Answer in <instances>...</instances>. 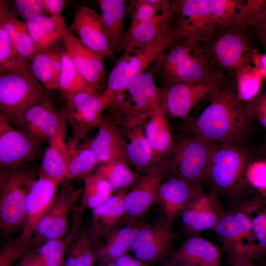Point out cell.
I'll return each mask as SVG.
<instances>
[{"label":"cell","mask_w":266,"mask_h":266,"mask_svg":"<svg viewBox=\"0 0 266 266\" xmlns=\"http://www.w3.org/2000/svg\"><path fill=\"white\" fill-rule=\"evenodd\" d=\"M207 99L208 104L187 123V131L218 144L243 143L252 117L248 103L238 99L233 77L224 79L212 90Z\"/></svg>","instance_id":"cell-1"},{"label":"cell","mask_w":266,"mask_h":266,"mask_svg":"<svg viewBox=\"0 0 266 266\" xmlns=\"http://www.w3.org/2000/svg\"><path fill=\"white\" fill-rule=\"evenodd\" d=\"M249 155L240 145L218 144L210 161L204 183L209 190L228 203L249 196L253 189L248 182L246 172L250 164Z\"/></svg>","instance_id":"cell-2"},{"label":"cell","mask_w":266,"mask_h":266,"mask_svg":"<svg viewBox=\"0 0 266 266\" xmlns=\"http://www.w3.org/2000/svg\"><path fill=\"white\" fill-rule=\"evenodd\" d=\"M38 175L29 164L0 168V229L6 236L21 229L27 196Z\"/></svg>","instance_id":"cell-3"},{"label":"cell","mask_w":266,"mask_h":266,"mask_svg":"<svg viewBox=\"0 0 266 266\" xmlns=\"http://www.w3.org/2000/svg\"><path fill=\"white\" fill-rule=\"evenodd\" d=\"M178 39L175 26L144 48L123 52L111 70L105 89L101 94L107 105L134 78L146 71L147 68Z\"/></svg>","instance_id":"cell-4"},{"label":"cell","mask_w":266,"mask_h":266,"mask_svg":"<svg viewBox=\"0 0 266 266\" xmlns=\"http://www.w3.org/2000/svg\"><path fill=\"white\" fill-rule=\"evenodd\" d=\"M218 144L191 134L174 140L166 177H178L202 188Z\"/></svg>","instance_id":"cell-5"},{"label":"cell","mask_w":266,"mask_h":266,"mask_svg":"<svg viewBox=\"0 0 266 266\" xmlns=\"http://www.w3.org/2000/svg\"><path fill=\"white\" fill-rule=\"evenodd\" d=\"M244 24L226 30H215L211 37L198 47L199 53L213 68L230 73L250 58L255 47Z\"/></svg>","instance_id":"cell-6"},{"label":"cell","mask_w":266,"mask_h":266,"mask_svg":"<svg viewBox=\"0 0 266 266\" xmlns=\"http://www.w3.org/2000/svg\"><path fill=\"white\" fill-rule=\"evenodd\" d=\"M47 98L30 70L0 72V116L10 123Z\"/></svg>","instance_id":"cell-7"},{"label":"cell","mask_w":266,"mask_h":266,"mask_svg":"<svg viewBox=\"0 0 266 266\" xmlns=\"http://www.w3.org/2000/svg\"><path fill=\"white\" fill-rule=\"evenodd\" d=\"M118 95L126 97L127 100L114 98L106 108L112 112L121 108L125 112V124L128 130L141 125L143 120L161 107L160 88L156 86L150 70L134 78Z\"/></svg>","instance_id":"cell-8"},{"label":"cell","mask_w":266,"mask_h":266,"mask_svg":"<svg viewBox=\"0 0 266 266\" xmlns=\"http://www.w3.org/2000/svg\"><path fill=\"white\" fill-rule=\"evenodd\" d=\"M254 195L228 203L214 228L227 258L242 255L252 241V209Z\"/></svg>","instance_id":"cell-9"},{"label":"cell","mask_w":266,"mask_h":266,"mask_svg":"<svg viewBox=\"0 0 266 266\" xmlns=\"http://www.w3.org/2000/svg\"><path fill=\"white\" fill-rule=\"evenodd\" d=\"M82 191L74 190L69 180H65L60 184L53 201L36 227L31 250L67 232L69 217Z\"/></svg>","instance_id":"cell-10"},{"label":"cell","mask_w":266,"mask_h":266,"mask_svg":"<svg viewBox=\"0 0 266 266\" xmlns=\"http://www.w3.org/2000/svg\"><path fill=\"white\" fill-rule=\"evenodd\" d=\"M176 234L165 216L152 223H144L130 251L135 257L152 266L164 263L175 250Z\"/></svg>","instance_id":"cell-11"},{"label":"cell","mask_w":266,"mask_h":266,"mask_svg":"<svg viewBox=\"0 0 266 266\" xmlns=\"http://www.w3.org/2000/svg\"><path fill=\"white\" fill-rule=\"evenodd\" d=\"M177 18L176 29L179 39L185 38L197 47L208 40L215 27L207 0H172Z\"/></svg>","instance_id":"cell-12"},{"label":"cell","mask_w":266,"mask_h":266,"mask_svg":"<svg viewBox=\"0 0 266 266\" xmlns=\"http://www.w3.org/2000/svg\"><path fill=\"white\" fill-rule=\"evenodd\" d=\"M59 185L55 181L38 175L29 192L21 232L15 238L26 254L31 250L36 227L53 201Z\"/></svg>","instance_id":"cell-13"},{"label":"cell","mask_w":266,"mask_h":266,"mask_svg":"<svg viewBox=\"0 0 266 266\" xmlns=\"http://www.w3.org/2000/svg\"><path fill=\"white\" fill-rule=\"evenodd\" d=\"M168 168V156L153 164L147 171L138 175L125 200L128 218H142L157 202L159 190L167 176Z\"/></svg>","instance_id":"cell-14"},{"label":"cell","mask_w":266,"mask_h":266,"mask_svg":"<svg viewBox=\"0 0 266 266\" xmlns=\"http://www.w3.org/2000/svg\"><path fill=\"white\" fill-rule=\"evenodd\" d=\"M106 106L101 94L83 91L66 103L61 113L65 122L71 128L72 136L83 140L93 129L98 127Z\"/></svg>","instance_id":"cell-15"},{"label":"cell","mask_w":266,"mask_h":266,"mask_svg":"<svg viewBox=\"0 0 266 266\" xmlns=\"http://www.w3.org/2000/svg\"><path fill=\"white\" fill-rule=\"evenodd\" d=\"M224 79L165 86L160 88L161 106L166 115L185 118L191 109L208 98L212 90Z\"/></svg>","instance_id":"cell-16"},{"label":"cell","mask_w":266,"mask_h":266,"mask_svg":"<svg viewBox=\"0 0 266 266\" xmlns=\"http://www.w3.org/2000/svg\"><path fill=\"white\" fill-rule=\"evenodd\" d=\"M65 122L61 112L48 97L28 109L11 124L41 145L48 143Z\"/></svg>","instance_id":"cell-17"},{"label":"cell","mask_w":266,"mask_h":266,"mask_svg":"<svg viewBox=\"0 0 266 266\" xmlns=\"http://www.w3.org/2000/svg\"><path fill=\"white\" fill-rule=\"evenodd\" d=\"M41 145L0 116V168L18 167L39 159Z\"/></svg>","instance_id":"cell-18"},{"label":"cell","mask_w":266,"mask_h":266,"mask_svg":"<svg viewBox=\"0 0 266 266\" xmlns=\"http://www.w3.org/2000/svg\"><path fill=\"white\" fill-rule=\"evenodd\" d=\"M88 144L99 165L110 162L129 165L127 157V143L119 124L111 113L102 115L98 133L88 141Z\"/></svg>","instance_id":"cell-19"},{"label":"cell","mask_w":266,"mask_h":266,"mask_svg":"<svg viewBox=\"0 0 266 266\" xmlns=\"http://www.w3.org/2000/svg\"><path fill=\"white\" fill-rule=\"evenodd\" d=\"M62 40L77 69L94 89L101 94L105 87L104 57L85 46L68 29Z\"/></svg>","instance_id":"cell-20"},{"label":"cell","mask_w":266,"mask_h":266,"mask_svg":"<svg viewBox=\"0 0 266 266\" xmlns=\"http://www.w3.org/2000/svg\"><path fill=\"white\" fill-rule=\"evenodd\" d=\"M76 33L87 47L105 57H114L100 14L88 7L77 6L72 22L68 29Z\"/></svg>","instance_id":"cell-21"},{"label":"cell","mask_w":266,"mask_h":266,"mask_svg":"<svg viewBox=\"0 0 266 266\" xmlns=\"http://www.w3.org/2000/svg\"><path fill=\"white\" fill-rule=\"evenodd\" d=\"M223 250L200 234L190 236L161 266H222Z\"/></svg>","instance_id":"cell-22"},{"label":"cell","mask_w":266,"mask_h":266,"mask_svg":"<svg viewBox=\"0 0 266 266\" xmlns=\"http://www.w3.org/2000/svg\"><path fill=\"white\" fill-rule=\"evenodd\" d=\"M223 209L220 199L215 192L203 190L181 214L182 226L191 235L213 230Z\"/></svg>","instance_id":"cell-23"},{"label":"cell","mask_w":266,"mask_h":266,"mask_svg":"<svg viewBox=\"0 0 266 266\" xmlns=\"http://www.w3.org/2000/svg\"><path fill=\"white\" fill-rule=\"evenodd\" d=\"M202 191V188L181 178L168 176L160 187L157 202L161 205L165 217L172 225Z\"/></svg>","instance_id":"cell-24"},{"label":"cell","mask_w":266,"mask_h":266,"mask_svg":"<svg viewBox=\"0 0 266 266\" xmlns=\"http://www.w3.org/2000/svg\"><path fill=\"white\" fill-rule=\"evenodd\" d=\"M226 73L212 67L196 47L173 67L160 76L166 86L176 83H190L221 80Z\"/></svg>","instance_id":"cell-25"},{"label":"cell","mask_w":266,"mask_h":266,"mask_svg":"<svg viewBox=\"0 0 266 266\" xmlns=\"http://www.w3.org/2000/svg\"><path fill=\"white\" fill-rule=\"evenodd\" d=\"M85 208L82 205L75 207L69 227L65 234L44 242L27 254L44 266H64L67 248L81 227Z\"/></svg>","instance_id":"cell-26"},{"label":"cell","mask_w":266,"mask_h":266,"mask_svg":"<svg viewBox=\"0 0 266 266\" xmlns=\"http://www.w3.org/2000/svg\"><path fill=\"white\" fill-rule=\"evenodd\" d=\"M127 193V188L119 190L92 210L91 228L101 237L107 238L127 224L125 200Z\"/></svg>","instance_id":"cell-27"},{"label":"cell","mask_w":266,"mask_h":266,"mask_svg":"<svg viewBox=\"0 0 266 266\" xmlns=\"http://www.w3.org/2000/svg\"><path fill=\"white\" fill-rule=\"evenodd\" d=\"M176 18L173 9L162 12L152 19L129 28L125 32L123 52L146 47L162 34L174 28L172 23Z\"/></svg>","instance_id":"cell-28"},{"label":"cell","mask_w":266,"mask_h":266,"mask_svg":"<svg viewBox=\"0 0 266 266\" xmlns=\"http://www.w3.org/2000/svg\"><path fill=\"white\" fill-rule=\"evenodd\" d=\"M90 228L80 227L66 250L64 266H94L102 243Z\"/></svg>","instance_id":"cell-29"},{"label":"cell","mask_w":266,"mask_h":266,"mask_svg":"<svg viewBox=\"0 0 266 266\" xmlns=\"http://www.w3.org/2000/svg\"><path fill=\"white\" fill-rule=\"evenodd\" d=\"M144 223L142 218H129L127 224L108 236L106 242L102 244L97 261L98 266L114 263L119 257L130 251Z\"/></svg>","instance_id":"cell-30"},{"label":"cell","mask_w":266,"mask_h":266,"mask_svg":"<svg viewBox=\"0 0 266 266\" xmlns=\"http://www.w3.org/2000/svg\"><path fill=\"white\" fill-rule=\"evenodd\" d=\"M0 26L8 33L22 63L29 67L34 55V44L26 23L11 12L5 0H0Z\"/></svg>","instance_id":"cell-31"},{"label":"cell","mask_w":266,"mask_h":266,"mask_svg":"<svg viewBox=\"0 0 266 266\" xmlns=\"http://www.w3.org/2000/svg\"><path fill=\"white\" fill-rule=\"evenodd\" d=\"M65 122L57 134L48 142L44 151L38 175L60 184L66 179L67 168V147L65 140Z\"/></svg>","instance_id":"cell-32"},{"label":"cell","mask_w":266,"mask_h":266,"mask_svg":"<svg viewBox=\"0 0 266 266\" xmlns=\"http://www.w3.org/2000/svg\"><path fill=\"white\" fill-rule=\"evenodd\" d=\"M25 22L34 44V55L53 47L68 31L63 16L41 15Z\"/></svg>","instance_id":"cell-33"},{"label":"cell","mask_w":266,"mask_h":266,"mask_svg":"<svg viewBox=\"0 0 266 266\" xmlns=\"http://www.w3.org/2000/svg\"><path fill=\"white\" fill-rule=\"evenodd\" d=\"M103 22L113 54L123 50L125 32L124 23L128 7L123 0H98Z\"/></svg>","instance_id":"cell-34"},{"label":"cell","mask_w":266,"mask_h":266,"mask_svg":"<svg viewBox=\"0 0 266 266\" xmlns=\"http://www.w3.org/2000/svg\"><path fill=\"white\" fill-rule=\"evenodd\" d=\"M144 131L152 150L153 163L168 157L174 139L166 115L161 106L149 116Z\"/></svg>","instance_id":"cell-35"},{"label":"cell","mask_w":266,"mask_h":266,"mask_svg":"<svg viewBox=\"0 0 266 266\" xmlns=\"http://www.w3.org/2000/svg\"><path fill=\"white\" fill-rule=\"evenodd\" d=\"M251 213V244L242 255L253 261L266 260V196L254 195Z\"/></svg>","instance_id":"cell-36"},{"label":"cell","mask_w":266,"mask_h":266,"mask_svg":"<svg viewBox=\"0 0 266 266\" xmlns=\"http://www.w3.org/2000/svg\"><path fill=\"white\" fill-rule=\"evenodd\" d=\"M71 136L66 141L67 168L66 179L82 178L93 173L99 163L89 148L88 141Z\"/></svg>","instance_id":"cell-37"},{"label":"cell","mask_w":266,"mask_h":266,"mask_svg":"<svg viewBox=\"0 0 266 266\" xmlns=\"http://www.w3.org/2000/svg\"><path fill=\"white\" fill-rule=\"evenodd\" d=\"M207 0L215 27V31L229 30L247 24L245 0Z\"/></svg>","instance_id":"cell-38"},{"label":"cell","mask_w":266,"mask_h":266,"mask_svg":"<svg viewBox=\"0 0 266 266\" xmlns=\"http://www.w3.org/2000/svg\"><path fill=\"white\" fill-rule=\"evenodd\" d=\"M128 131L129 142L127 145V157L129 164L134 167L136 173L141 174L154 164L152 150L141 125Z\"/></svg>","instance_id":"cell-39"},{"label":"cell","mask_w":266,"mask_h":266,"mask_svg":"<svg viewBox=\"0 0 266 266\" xmlns=\"http://www.w3.org/2000/svg\"><path fill=\"white\" fill-rule=\"evenodd\" d=\"M58 90L66 99V103L70 102L75 95L81 92L98 93L78 71L65 49L63 50L62 68Z\"/></svg>","instance_id":"cell-40"},{"label":"cell","mask_w":266,"mask_h":266,"mask_svg":"<svg viewBox=\"0 0 266 266\" xmlns=\"http://www.w3.org/2000/svg\"><path fill=\"white\" fill-rule=\"evenodd\" d=\"M239 100L249 103L260 92L263 77L251 64L250 58L240 65L233 76Z\"/></svg>","instance_id":"cell-41"},{"label":"cell","mask_w":266,"mask_h":266,"mask_svg":"<svg viewBox=\"0 0 266 266\" xmlns=\"http://www.w3.org/2000/svg\"><path fill=\"white\" fill-rule=\"evenodd\" d=\"M83 179L84 187L81 204L85 208L93 210L101 205L112 196L113 190L102 176L93 172Z\"/></svg>","instance_id":"cell-42"},{"label":"cell","mask_w":266,"mask_h":266,"mask_svg":"<svg viewBox=\"0 0 266 266\" xmlns=\"http://www.w3.org/2000/svg\"><path fill=\"white\" fill-rule=\"evenodd\" d=\"M129 165L110 162L98 165L93 172L105 178L113 191H118L133 184L139 175L133 172Z\"/></svg>","instance_id":"cell-43"},{"label":"cell","mask_w":266,"mask_h":266,"mask_svg":"<svg viewBox=\"0 0 266 266\" xmlns=\"http://www.w3.org/2000/svg\"><path fill=\"white\" fill-rule=\"evenodd\" d=\"M52 47L36 53L29 63L30 70L33 75L47 91L58 90L52 70Z\"/></svg>","instance_id":"cell-44"},{"label":"cell","mask_w":266,"mask_h":266,"mask_svg":"<svg viewBox=\"0 0 266 266\" xmlns=\"http://www.w3.org/2000/svg\"><path fill=\"white\" fill-rule=\"evenodd\" d=\"M173 9L172 0H137L133 5L129 28L147 21L159 13Z\"/></svg>","instance_id":"cell-45"},{"label":"cell","mask_w":266,"mask_h":266,"mask_svg":"<svg viewBox=\"0 0 266 266\" xmlns=\"http://www.w3.org/2000/svg\"><path fill=\"white\" fill-rule=\"evenodd\" d=\"M30 70L21 61L9 35L0 26V72Z\"/></svg>","instance_id":"cell-46"},{"label":"cell","mask_w":266,"mask_h":266,"mask_svg":"<svg viewBox=\"0 0 266 266\" xmlns=\"http://www.w3.org/2000/svg\"><path fill=\"white\" fill-rule=\"evenodd\" d=\"M246 177L253 189L266 196V160L250 162L247 168Z\"/></svg>","instance_id":"cell-47"},{"label":"cell","mask_w":266,"mask_h":266,"mask_svg":"<svg viewBox=\"0 0 266 266\" xmlns=\"http://www.w3.org/2000/svg\"><path fill=\"white\" fill-rule=\"evenodd\" d=\"M13 3L18 15L26 21L42 15L44 11L42 0H15Z\"/></svg>","instance_id":"cell-48"},{"label":"cell","mask_w":266,"mask_h":266,"mask_svg":"<svg viewBox=\"0 0 266 266\" xmlns=\"http://www.w3.org/2000/svg\"><path fill=\"white\" fill-rule=\"evenodd\" d=\"M25 255L15 238L6 243L0 251V266H13L15 262Z\"/></svg>","instance_id":"cell-49"},{"label":"cell","mask_w":266,"mask_h":266,"mask_svg":"<svg viewBox=\"0 0 266 266\" xmlns=\"http://www.w3.org/2000/svg\"><path fill=\"white\" fill-rule=\"evenodd\" d=\"M245 7L247 24L253 27L266 10V0H247L245 1Z\"/></svg>","instance_id":"cell-50"},{"label":"cell","mask_w":266,"mask_h":266,"mask_svg":"<svg viewBox=\"0 0 266 266\" xmlns=\"http://www.w3.org/2000/svg\"><path fill=\"white\" fill-rule=\"evenodd\" d=\"M248 107L252 118L258 120L266 130V106L258 96L248 103Z\"/></svg>","instance_id":"cell-51"},{"label":"cell","mask_w":266,"mask_h":266,"mask_svg":"<svg viewBox=\"0 0 266 266\" xmlns=\"http://www.w3.org/2000/svg\"><path fill=\"white\" fill-rule=\"evenodd\" d=\"M250 61L253 66L260 73L263 78L266 79V52L262 53L255 47L250 53Z\"/></svg>","instance_id":"cell-52"},{"label":"cell","mask_w":266,"mask_h":266,"mask_svg":"<svg viewBox=\"0 0 266 266\" xmlns=\"http://www.w3.org/2000/svg\"><path fill=\"white\" fill-rule=\"evenodd\" d=\"M63 50L53 49L51 56V66L53 79L55 85L59 89V81L62 68Z\"/></svg>","instance_id":"cell-53"},{"label":"cell","mask_w":266,"mask_h":266,"mask_svg":"<svg viewBox=\"0 0 266 266\" xmlns=\"http://www.w3.org/2000/svg\"><path fill=\"white\" fill-rule=\"evenodd\" d=\"M257 37L266 52V10L258 19L252 27Z\"/></svg>","instance_id":"cell-54"},{"label":"cell","mask_w":266,"mask_h":266,"mask_svg":"<svg viewBox=\"0 0 266 266\" xmlns=\"http://www.w3.org/2000/svg\"><path fill=\"white\" fill-rule=\"evenodd\" d=\"M44 10L52 16H62L61 13L65 5L64 0H42Z\"/></svg>","instance_id":"cell-55"},{"label":"cell","mask_w":266,"mask_h":266,"mask_svg":"<svg viewBox=\"0 0 266 266\" xmlns=\"http://www.w3.org/2000/svg\"><path fill=\"white\" fill-rule=\"evenodd\" d=\"M114 263L117 266H151L136 257L127 253L119 257Z\"/></svg>","instance_id":"cell-56"},{"label":"cell","mask_w":266,"mask_h":266,"mask_svg":"<svg viewBox=\"0 0 266 266\" xmlns=\"http://www.w3.org/2000/svg\"><path fill=\"white\" fill-rule=\"evenodd\" d=\"M232 266H258L255 261L249 260L242 255L234 256L227 258Z\"/></svg>","instance_id":"cell-57"},{"label":"cell","mask_w":266,"mask_h":266,"mask_svg":"<svg viewBox=\"0 0 266 266\" xmlns=\"http://www.w3.org/2000/svg\"><path fill=\"white\" fill-rule=\"evenodd\" d=\"M13 266H44L35 261L28 254H26L19 259Z\"/></svg>","instance_id":"cell-58"},{"label":"cell","mask_w":266,"mask_h":266,"mask_svg":"<svg viewBox=\"0 0 266 266\" xmlns=\"http://www.w3.org/2000/svg\"><path fill=\"white\" fill-rule=\"evenodd\" d=\"M257 96L266 106V92H260Z\"/></svg>","instance_id":"cell-59"},{"label":"cell","mask_w":266,"mask_h":266,"mask_svg":"<svg viewBox=\"0 0 266 266\" xmlns=\"http://www.w3.org/2000/svg\"><path fill=\"white\" fill-rule=\"evenodd\" d=\"M258 266H266V260L257 261Z\"/></svg>","instance_id":"cell-60"},{"label":"cell","mask_w":266,"mask_h":266,"mask_svg":"<svg viewBox=\"0 0 266 266\" xmlns=\"http://www.w3.org/2000/svg\"><path fill=\"white\" fill-rule=\"evenodd\" d=\"M105 266H117L114 263H111V264L106 265Z\"/></svg>","instance_id":"cell-61"},{"label":"cell","mask_w":266,"mask_h":266,"mask_svg":"<svg viewBox=\"0 0 266 266\" xmlns=\"http://www.w3.org/2000/svg\"><path fill=\"white\" fill-rule=\"evenodd\" d=\"M265 149L264 152H265V154H266V146H265V149Z\"/></svg>","instance_id":"cell-62"}]
</instances>
